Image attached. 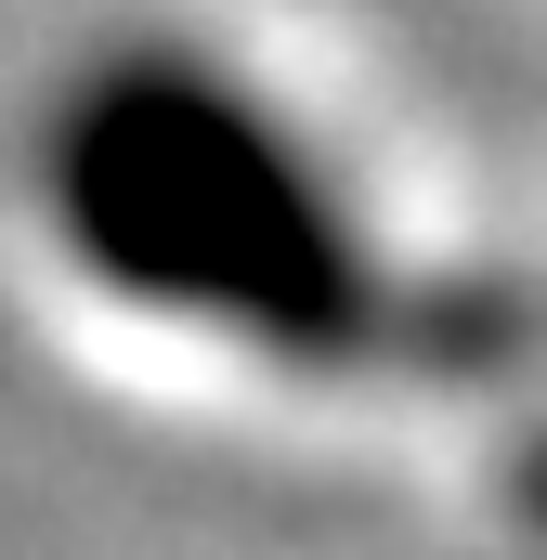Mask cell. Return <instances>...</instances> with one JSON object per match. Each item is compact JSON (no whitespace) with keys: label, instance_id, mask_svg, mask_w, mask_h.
<instances>
[{"label":"cell","instance_id":"1","mask_svg":"<svg viewBox=\"0 0 547 560\" xmlns=\"http://www.w3.org/2000/svg\"><path fill=\"white\" fill-rule=\"evenodd\" d=\"M0 275L79 352L274 418H509L547 275L300 0H92L0 92Z\"/></svg>","mask_w":547,"mask_h":560}]
</instances>
